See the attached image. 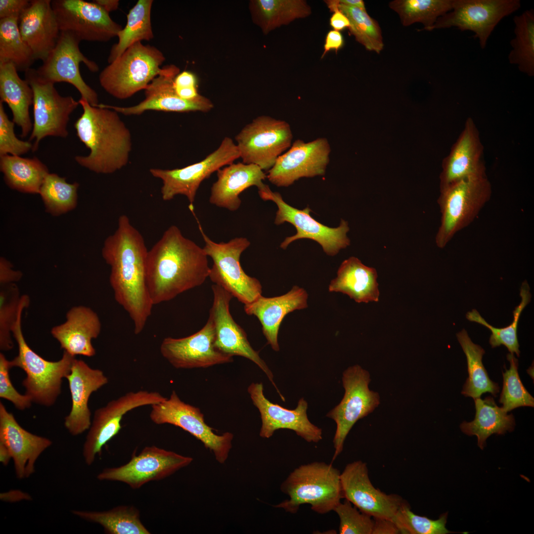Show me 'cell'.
Returning a JSON list of instances; mask_svg holds the SVG:
<instances>
[{
    "label": "cell",
    "mask_w": 534,
    "mask_h": 534,
    "mask_svg": "<svg viewBox=\"0 0 534 534\" xmlns=\"http://www.w3.org/2000/svg\"><path fill=\"white\" fill-rule=\"evenodd\" d=\"M344 44V38L340 31L334 30L329 31L326 36L324 51L321 58H323L325 54L331 50H335V52L337 53L343 46Z\"/></svg>",
    "instance_id": "obj_57"
},
{
    "label": "cell",
    "mask_w": 534,
    "mask_h": 534,
    "mask_svg": "<svg viewBox=\"0 0 534 534\" xmlns=\"http://www.w3.org/2000/svg\"><path fill=\"white\" fill-rule=\"evenodd\" d=\"M331 148L325 137L306 142L296 140L267 171V178L278 187H287L302 178L325 174Z\"/></svg>",
    "instance_id": "obj_20"
},
{
    "label": "cell",
    "mask_w": 534,
    "mask_h": 534,
    "mask_svg": "<svg viewBox=\"0 0 534 534\" xmlns=\"http://www.w3.org/2000/svg\"><path fill=\"white\" fill-rule=\"evenodd\" d=\"M326 3L330 11L333 12L330 18V25L334 30L340 31L350 26L347 16L338 8V0H327Z\"/></svg>",
    "instance_id": "obj_55"
},
{
    "label": "cell",
    "mask_w": 534,
    "mask_h": 534,
    "mask_svg": "<svg viewBox=\"0 0 534 534\" xmlns=\"http://www.w3.org/2000/svg\"><path fill=\"white\" fill-rule=\"evenodd\" d=\"M148 252L143 236L125 215L119 218L116 230L102 249L111 267L109 282L115 299L131 317L135 334L144 328L153 306L146 283Z\"/></svg>",
    "instance_id": "obj_1"
},
{
    "label": "cell",
    "mask_w": 534,
    "mask_h": 534,
    "mask_svg": "<svg viewBox=\"0 0 534 534\" xmlns=\"http://www.w3.org/2000/svg\"><path fill=\"white\" fill-rule=\"evenodd\" d=\"M0 443L6 447L10 454L17 478L23 479L35 473L37 460L51 445L52 442L22 427L13 414L0 402Z\"/></svg>",
    "instance_id": "obj_26"
},
{
    "label": "cell",
    "mask_w": 534,
    "mask_h": 534,
    "mask_svg": "<svg viewBox=\"0 0 534 534\" xmlns=\"http://www.w3.org/2000/svg\"><path fill=\"white\" fill-rule=\"evenodd\" d=\"M370 381L369 372L358 365L349 367L343 374L344 396L326 415L336 424L333 461L342 452L345 439L355 424L372 412L380 403L379 394L368 388Z\"/></svg>",
    "instance_id": "obj_13"
},
{
    "label": "cell",
    "mask_w": 534,
    "mask_h": 534,
    "mask_svg": "<svg viewBox=\"0 0 534 534\" xmlns=\"http://www.w3.org/2000/svg\"><path fill=\"white\" fill-rule=\"evenodd\" d=\"M78 101L83 112L74 128L90 152L87 156H76L75 161L98 174H112L125 167L132 149L131 134L118 113L93 106L82 97Z\"/></svg>",
    "instance_id": "obj_3"
},
{
    "label": "cell",
    "mask_w": 534,
    "mask_h": 534,
    "mask_svg": "<svg viewBox=\"0 0 534 534\" xmlns=\"http://www.w3.org/2000/svg\"><path fill=\"white\" fill-rule=\"evenodd\" d=\"M343 497L360 512L373 518L392 519L404 501L395 494H387L371 483L365 463L347 464L340 473Z\"/></svg>",
    "instance_id": "obj_23"
},
{
    "label": "cell",
    "mask_w": 534,
    "mask_h": 534,
    "mask_svg": "<svg viewBox=\"0 0 534 534\" xmlns=\"http://www.w3.org/2000/svg\"><path fill=\"white\" fill-rule=\"evenodd\" d=\"M10 262L3 257L0 259V285L14 283L18 281L22 276L21 271L12 269Z\"/></svg>",
    "instance_id": "obj_56"
},
{
    "label": "cell",
    "mask_w": 534,
    "mask_h": 534,
    "mask_svg": "<svg viewBox=\"0 0 534 534\" xmlns=\"http://www.w3.org/2000/svg\"><path fill=\"white\" fill-rule=\"evenodd\" d=\"M197 82L195 74L184 71L176 76L173 81V87L179 97L185 100H193L201 95L198 92Z\"/></svg>",
    "instance_id": "obj_53"
},
{
    "label": "cell",
    "mask_w": 534,
    "mask_h": 534,
    "mask_svg": "<svg viewBox=\"0 0 534 534\" xmlns=\"http://www.w3.org/2000/svg\"><path fill=\"white\" fill-rule=\"evenodd\" d=\"M31 48L23 40L18 19H0V62H9L18 71L25 72L35 60Z\"/></svg>",
    "instance_id": "obj_43"
},
{
    "label": "cell",
    "mask_w": 534,
    "mask_h": 534,
    "mask_svg": "<svg viewBox=\"0 0 534 534\" xmlns=\"http://www.w3.org/2000/svg\"><path fill=\"white\" fill-rule=\"evenodd\" d=\"M31 0H0V19L16 18L20 16L29 7Z\"/></svg>",
    "instance_id": "obj_54"
},
{
    "label": "cell",
    "mask_w": 534,
    "mask_h": 534,
    "mask_svg": "<svg viewBox=\"0 0 534 534\" xmlns=\"http://www.w3.org/2000/svg\"><path fill=\"white\" fill-rule=\"evenodd\" d=\"M340 519L339 532L340 534H372L374 520L372 517L360 512L345 499L334 508Z\"/></svg>",
    "instance_id": "obj_50"
},
{
    "label": "cell",
    "mask_w": 534,
    "mask_h": 534,
    "mask_svg": "<svg viewBox=\"0 0 534 534\" xmlns=\"http://www.w3.org/2000/svg\"><path fill=\"white\" fill-rule=\"evenodd\" d=\"M32 88L22 79L11 63L0 62V101L7 104L12 114V121L21 130V137H26L32 130L29 108L33 103Z\"/></svg>",
    "instance_id": "obj_34"
},
{
    "label": "cell",
    "mask_w": 534,
    "mask_h": 534,
    "mask_svg": "<svg viewBox=\"0 0 534 534\" xmlns=\"http://www.w3.org/2000/svg\"><path fill=\"white\" fill-rule=\"evenodd\" d=\"M293 134L285 121L261 116L246 125L235 136L240 158L268 171L292 145Z\"/></svg>",
    "instance_id": "obj_10"
},
{
    "label": "cell",
    "mask_w": 534,
    "mask_h": 534,
    "mask_svg": "<svg viewBox=\"0 0 534 534\" xmlns=\"http://www.w3.org/2000/svg\"><path fill=\"white\" fill-rule=\"evenodd\" d=\"M520 7L519 0H453L451 10L439 18L430 31L452 27L471 31L483 49L498 23Z\"/></svg>",
    "instance_id": "obj_17"
},
{
    "label": "cell",
    "mask_w": 534,
    "mask_h": 534,
    "mask_svg": "<svg viewBox=\"0 0 534 534\" xmlns=\"http://www.w3.org/2000/svg\"><path fill=\"white\" fill-rule=\"evenodd\" d=\"M28 296L24 295L12 334L18 346V355L10 360L12 367L23 370L26 375L22 382L25 394L38 404L49 407L54 404L61 393L62 379L69 373L75 357L64 352L56 361L46 360L27 343L22 330L23 311L29 305Z\"/></svg>",
    "instance_id": "obj_4"
},
{
    "label": "cell",
    "mask_w": 534,
    "mask_h": 534,
    "mask_svg": "<svg viewBox=\"0 0 534 534\" xmlns=\"http://www.w3.org/2000/svg\"><path fill=\"white\" fill-rule=\"evenodd\" d=\"M474 400L476 410L475 418L471 422H462L460 429L468 436H476L478 445L483 449L487 439L492 434L501 435L512 431L515 420L512 414H508L502 407H498L491 397L485 400L478 398Z\"/></svg>",
    "instance_id": "obj_35"
},
{
    "label": "cell",
    "mask_w": 534,
    "mask_h": 534,
    "mask_svg": "<svg viewBox=\"0 0 534 534\" xmlns=\"http://www.w3.org/2000/svg\"><path fill=\"white\" fill-rule=\"evenodd\" d=\"M21 301L19 289L14 283L0 285V348L9 351L13 347L12 328L18 313Z\"/></svg>",
    "instance_id": "obj_48"
},
{
    "label": "cell",
    "mask_w": 534,
    "mask_h": 534,
    "mask_svg": "<svg viewBox=\"0 0 534 534\" xmlns=\"http://www.w3.org/2000/svg\"><path fill=\"white\" fill-rule=\"evenodd\" d=\"M339 471L331 464L314 462L294 469L280 489L289 498L275 505L296 513L300 505L309 504L314 512L324 514L333 510L343 497Z\"/></svg>",
    "instance_id": "obj_5"
},
{
    "label": "cell",
    "mask_w": 534,
    "mask_h": 534,
    "mask_svg": "<svg viewBox=\"0 0 534 534\" xmlns=\"http://www.w3.org/2000/svg\"><path fill=\"white\" fill-rule=\"evenodd\" d=\"M165 60L155 46L136 43L103 69L99 76L100 86L116 98H130L165 72L166 66L161 67Z\"/></svg>",
    "instance_id": "obj_6"
},
{
    "label": "cell",
    "mask_w": 534,
    "mask_h": 534,
    "mask_svg": "<svg viewBox=\"0 0 534 534\" xmlns=\"http://www.w3.org/2000/svg\"><path fill=\"white\" fill-rule=\"evenodd\" d=\"M515 37L511 41L508 55L511 64L530 77L534 76V11H525L514 17Z\"/></svg>",
    "instance_id": "obj_42"
},
{
    "label": "cell",
    "mask_w": 534,
    "mask_h": 534,
    "mask_svg": "<svg viewBox=\"0 0 534 534\" xmlns=\"http://www.w3.org/2000/svg\"><path fill=\"white\" fill-rule=\"evenodd\" d=\"M510 363L509 369L503 373V388L499 402L507 412L520 406L534 405V398L529 394L522 384L518 372V361L514 354L507 356Z\"/></svg>",
    "instance_id": "obj_49"
},
{
    "label": "cell",
    "mask_w": 534,
    "mask_h": 534,
    "mask_svg": "<svg viewBox=\"0 0 534 534\" xmlns=\"http://www.w3.org/2000/svg\"><path fill=\"white\" fill-rule=\"evenodd\" d=\"M51 5L60 32H71L81 41L107 42L123 28L93 1L54 0Z\"/></svg>",
    "instance_id": "obj_19"
},
{
    "label": "cell",
    "mask_w": 534,
    "mask_h": 534,
    "mask_svg": "<svg viewBox=\"0 0 534 534\" xmlns=\"http://www.w3.org/2000/svg\"><path fill=\"white\" fill-rule=\"evenodd\" d=\"M65 378L69 384L72 406L65 417L64 426L71 435L76 436L89 429L91 423L89 399L93 392L107 384L108 380L102 370L92 368L84 360L76 358Z\"/></svg>",
    "instance_id": "obj_27"
},
{
    "label": "cell",
    "mask_w": 534,
    "mask_h": 534,
    "mask_svg": "<svg viewBox=\"0 0 534 534\" xmlns=\"http://www.w3.org/2000/svg\"><path fill=\"white\" fill-rule=\"evenodd\" d=\"M491 185L486 174L468 177L440 190L442 214L436 243L445 247L455 234L468 226L489 201Z\"/></svg>",
    "instance_id": "obj_7"
},
{
    "label": "cell",
    "mask_w": 534,
    "mask_h": 534,
    "mask_svg": "<svg viewBox=\"0 0 534 534\" xmlns=\"http://www.w3.org/2000/svg\"><path fill=\"white\" fill-rule=\"evenodd\" d=\"M259 194L263 200L271 201L277 205L275 224L288 222L296 228V233L286 237L280 245L281 248L285 249L296 240L307 238L317 242L326 254L334 256L350 245V240L347 235L349 227L347 221L342 219L338 227H330L314 219L310 215L309 207L299 210L291 206L283 200L279 193L272 191L267 185L259 189Z\"/></svg>",
    "instance_id": "obj_11"
},
{
    "label": "cell",
    "mask_w": 534,
    "mask_h": 534,
    "mask_svg": "<svg viewBox=\"0 0 534 534\" xmlns=\"http://www.w3.org/2000/svg\"><path fill=\"white\" fill-rule=\"evenodd\" d=\"M12 367L10 361L0 353V398L12 402L17 409L24 410L31 406L32 401L26 394H20L13 386L9 376V370Z\"/></svg>",
    "instance_id": "obj_52"
},
{
    "label": "cell",
    "mask_w": 534,
    "mask_h": 534,
    "mask_svg": "<svg viewBox=\"0 0 534 534\" xmlns=\"http://www.w3.org/2000/svg\"><path fill=\"white\" fill-rule=\"evenodd\" d=\"M76 516L101 525L108 534H150L142 523L139 510L133 505H120L106 511H72Z\"/></svg>",
    "instance_id": "obj_37"
},
{
    "label": "cell",
    "mask_w": 534,
    "mask_h": 534,
    "mask_svg": "<svg viewBox=\"0 0 534 534\" xmlns=\"http://www.w3.org/2000/svg\"><path fill=\"white\" fill-rule=\"evenodd\" d=\"M25 79L34 94V122L29 141L34 140L32 151H35L40 141L45 137L68 136L70 116L80 103L71 96L61 95L54 84L41 77L35 69L26 70Z\"/></svg>",
    "instance_id": "obj_9"
},
{
    "label": "cell",
    "mask_w": 534,
    "mask_h": 534,
    "mask_svg": "<svg viewBox=\"0 0 534 534\" xmlns=\"http://www.w3.org/2000/svg\"><path fill=\"white\" fill-rule=\"evenodd\" d=\"M520 295L521 301L513 311V320L506 327L496 328L492 326L488 323L475 309L468 312L466 315L468 320L480 323L490 330L491 334L489 342L492 348L504 345L510 353H515L518 356H519L520 353L517 337L518 321L523 310L530 303L532 297L530 286L526 280L522 283Z\"/></svg>",
    "instance_id": "obj_45"
},
{
    "label": "cell",
    "mask_w": 534,
    "mask_h": 534,
    "mask_svg": "<svg viewBox=\"0 0 534 534\" xmlns=\"http://www.w3.org/2000/svg\"><path fill=\"white\" fill-rule=\"evenodd\" d=\"M166 399L157 392L139 390L129 392L97 409L83 447L86 464L90 466L103 447L117 435L122 428L121 421L130 411L137 407L152 405Z\"/></svg>",
    "instance_id": "obj_16"
},
{
    "label": "cell",
    "mask_w": 534,
    "mask_h": 534,
    "mask_svg": "<svg viewBox=\"0 0 534 534\" xmlns=\"http://www.w3.org/2000/svg\"><path fill=\"white\" fill-rule=\"evenodd\" d=\"M203 248L170 226L148 251L146 283L153 305L201 285L210 267Z\"/></svg>",
    "instance_id": "obj_2"
},
{
    "label": "cell",
    "mask_w": 534,
    "mask_h": 534,
    "mask_svg": "<svg viewBox=\"0 0 534 534\" xmlns=\"http://www.w3.org/2000/svg\"><path fill=\"white\" fill-rule=\"evenodd\" d=\"M79 186L77 182L68 183L65 178L49 173L45 177L39 193L46 212L52 216H58L75 209L77 204Z\"/></svg>",
    "instance_id": "obj_44"
},
{
    "label": "cell",
    "mask_w": 534,
    "mask_h": 534,
    "mask_svg": "<svg viewBox=\"0 0 534 534\" xmlns=\"http://www.w3.org/2000/svg\"><path fill=\"white\" fill-rule=\"evenodd\" d=\"M376 269L351 257L341 264L337 276L328 287L331 292L346 294L357 303L378 302L379 297Z\"/></svg>",
    "instance_id": "obj_33"
},
{
    "label": "cell",
    "mask_w": 534,
    "mask_h": 534,
    "mask_svg": "<svg viewBox=\"0 0 534 534\" xmlns=\"http://www.w3.org/2000/svg\"><path fill=\"white\" fill-rule=\"evenodd\" d=\"M14 125L0 101V157L7 154L20 156L33 149L31 141L20 140L16 136Z\"/></svg>",
    "instance_id": "obj_51"
},
{
    "label": "cell",
    "mask_w": 534,
    "mask_h": 534,
    "mask_svg": "<svg viewBox=\"0 0 534 534\" xmlns=\"http://www.w3.org/2000/svg\"><path fill=\"white\" fill-rule=\"evenodd\" d=\"M240 158L236 144L225 137L220 146L205 159L184 168L172 170L150 169V174L162 180L161 192L164 201L173 199L176 195L186 197L192 205L202 182L214 172Z\"/></svg>",
    "instance_id": "obj_12"
},
{
    "label": "cell",
    "mask_w": 534,
    "mask_h": 534,
    "mask_svg": "<svg viewBox=\"0 0 534 534\" xmlns=\"http://www.w3.org/2000/svg\"><path fill=\"white\" fill-rule=\"evenodd\" d=\"M179 73V68L176 66H166L165 72L156 77L144 89L145 99L135 105L120 107L98 104L96 106L112 109L125 115H140L148 110L206 112L211 110L213 104L202 95L193 100H185L178 95L174 89L173 81Z\"/></svg>",
    "instance_id": "obj_25"
},
{
    "label": "cell",
    "mask_w": 534,
    "mask_h": 534,
    "mask_svg": "<svg viewBox=\"0 0 534 534\" xmlns=\"http://www.w3.org/2000/svg\"><path fill=\"white\" fill-rule=\"evenodd\" d=\"M483 151L478 130L473 119L468 118L449 154L443 161L440 176V190L463 178L486 174Z\"/></svg>",
    "instance_id": "obj_28"
},
{
    "label": "cell",
    "mask_w": 534,
    "mask_h": 534,
    "mask_svg": "<svg viewBox=\"0 0 534 534\" xmlns=\"http://www.w3.org/2000/svg\"><path fill=\"white\" fill-rule=\"evenodd\" d=\"M153 0H138L127 15V24L118 33V42L113 45L108 58L109 63L120 56L133 44L154 38L151 22Z\"/></svg>",
    "instance_id": "obj_39"
},
{
    "label": "cell",
    "mask_w": 534,
    "mask_h": 534,
    "mask_svg": "<svg viewBox=\"0 0 534 534\" xmlns=\"http://www.w3.org/2000/svg\"><path fill=\"white\" fill-rule=\"evenodd\" d=\"M18 27L35 59L43 61L55 46L61 32L50 0H31L18 20Z\"/></svg>",
    "instance_id": "obj_29"
},
{
    "label": "cell",
    "mask_w": 534,
    "mask_h": 534,
    "mask_svg": "<svg viewBox=\"0 0 534 534\" xmlns=\"http://www.w3.org/2000/svg\"><path fill=\"white\" fill-rule=\"evenodd\" d=\"M11 457L6 447L0 443V461L4 466L8 465Z\"/></svg>",
    "instance_id": "obj_60"
},
{
    "label": "cell",
    "mask_w": 534,
    "mask_h": 534,
    "mask_svg": "<svg viewBox=\"0 0 534 534\" xmlns=\"http://www.w3.org/2000/svg\"><path fill=\"white\" fill-rule=\"evenodd\" d=\"M262 383H252L248 392L254 405L261 414L260 436L269 438L278 429H289L308 442L317 443L322 439V430L309 420L308 403L301 399L295 409H288L267 400L264 394Z\"/></svg>",
    "instance_id": "obj_24"
},
{
    "label": "cell",
    "mask_w": 534,
    "mask_h": 534,
    "mask_svg": "<svg viewBox=\"0 0 534 534\" xmlns=\"http://www.w3.org/2000/svg\"><path fill=\"white\" fill-rule=\"evenodd\" d=\"M456 336L466 356L469 375L462 394L474 399L480 398L487 392L496 397L499 392V386L490 379L483 365L482 357L485 350L472 341L464 329L458 333Z\"/></svg>",
    "instance_id": "obj_38"
},
{
    "label": "cell",
    "mask_w": 534,
    "mask_h": 534,
    "mask_svg": "<svg viewBox=\"0 0 534 534\" xmlns=\"http://www.w3.org/2000/svg\"><path fill=\"white\" fill-rule=\"evenodd\" d=\"M204 241L203 249L211 257L213 265L209 277L240 302L246 305L262 295V287L255 277L247 275L240 263L242 253L250 245L247 238L235 237L227 242L212 240L201 229Z\"/></svg>",
    "instance_id": "obj_8"
},
{
    "label": "cell",
    "mask_w": 534,
    "mask_h": 534,
    "mask_svg": "<svg viewBox=\"0 0 534 534\" xmlns=\"http://www.w3.org/2000/svg\"><path fill=\"white\" fill-rule=\"evenodd\" d=\"M372 534H398L399 531L391 519L373 518Z\"/></svg>",
    "instance_id": "obj_58"
},
{
    "label": "cell",
    "mask_w": 534,
    "mask_h": 534,
    "mask_svg": "<svg viewBox=\"0 0 534 534\" xmlns=\"http://www.w3.org/2000/svg\"><path fill=\"white\" fill-rule=\"evenodd\" d=\"M253 10L265 34L311 14V7L302 0H257L253 2Z\"/></svg>",
    "instance_id": "obj_40"
},
{
    "label": "cell",
    "mask_w": 534,
    "mask_h": 534,
    "mask_svg": "<svg viewBox=\"0 0 534 534\" xmlns=\"http://www.w3.org/2000/svg\"><path fill=\"white\" fill-rule=\"evenodd\" d=\"M193 461L185 456L155 445L146 446L133 454L127 463L106 468L97 475L99 481L119 482L136 490L146 484L165 479Z\"/></svg>",
    "instance_id": "obj_14"
},
{
    "label": "cell",
    "mask_w": 534,
    "mask_h": 534,
    "mask_svg": "<svg viewBox=\"0 0 534 534\" xmlns=\"http://www.w3.org/2000/svg\"><path fill=\"white\" fill-rule=\"evenodd\" d=\"M453 0H394L389 7L399 16L403 26L415 23L430 31L439 18L451 10Z\"/></svg>",
    "instance_id": "obj_41"
},
{
    "label": "cell",
    "mask_w": 534,
    "mask_h": 534,
    "mask_svg": "<svg viewBox=\"0 0 534 534\" xmlns=\"http://www.w3.org/2000/svg\"><path fill=\"white\" fill-rule=\"evenodd\" d=\"M81 41L71 32H61L55 46L36 70L41 77L53 84H70L79 91L81 97L95 106L98 104L97 93L83 80L79 66L83 62L92 72L98 71L99 67L81 51Z\"/></svg>",
    "instance_id": "obj_18"
},
{
    "label": "cell",
    "mask_w": 534,
    "mask_h": 534,
    "mask_svg": "<svg viewBox=\"0 0 534 534\" xmlns=\"http://www.w3.org/2000/svg\"><path fill=\"white\" fill-rule=\"evenodd\" d=\"M308 298L304 289L294 286L279 296L267 298L261 295L252 303L244 305V309L246 314L258 318L267 343L277 352L279 350L278 334L283 318L292 312L307 308Z\"/></svg>",
    "instance_id": "obj_31"
},
{
    "label": "cell",
    "mask_w": 534,
    "mask_h": 534,
    "mask_svg": "<svg viewBox=\"0 0 534 534\" xmlns=\"http://www.w3.org/2000/svg\"><path fill=\"white\" fill-rule=\"evenodd\" d=\"M66 320L53 327L51 334L64 352L75 356L91 357L96 352L91 341L99 335L101 324L97 314L89 307L78 306L67 312Z\"/></svg>",
    "instance_id": "obj_30"
},
{
    "label": "cell",
    "mask_w": 534,
    "mask_h": 534,
    "mask_svg": "<svg viewBox=\"0 0 534 534\" xmlns=\"http://www.w3.org/2000/svg\"><path fill=\"white\" fill-rule=\"evenodd\" d=\"M151 406L149 417L154 423L169 424L181 428L213 452L219 463L225 462L232 446L233 435L229 432L221 435L215 434L205 423L199 408L183 402L175 391L169 398Z\"/></svg>",
    "instance_id": "obj_15"
},
{
    "label": "cell",
    "mask_w": 534,
    "mask_h": 534,
    "mask_svg": "<svg viewBox=\"0 0 534 534\" xmlns=\"http://www.w3.org/2000/svg\"><path fill=\"white\" fill-rule=\"evenodd\" d=\"M93 1L101 7L108 13L117 10L119 5L118 0H93Z\"/></svg>",
    "instance_id": "obj_59"
},
{
    "label": "cell",
    "mask_w": 534,
    "mask_h": 534,
    "mask_svg": "<svg viewBox=\"0 0 534 534\" xmlns=\"http://www.w3.org/2000/svg\"><path fill=\"white\" fill-rule=\"evenodd\" d=\"M338 8L350 22V33L366 49L380 53L384 44L381 27L378 22L369 16L366 10L340 3Z\"/></svg>",
    "instance_id": "obj_46"
},
{
    "label": "cell",
    "mask_w": 534,
    "mask_h": 534,
    "mask_svg": "<svg viewBox=\"0 0 534 534\" xmlns=\"http://www.w3.org/2000/svg\"><path fill=\"white\" fill-rule=\"evenodd\" d=\"M215 341V329L209 317L205 325L194 334L180 338H164L160 353L177 369L207 368L233 361L232 356L217 348Z\"/></svg>",
    "instance_id": "obj_22"
},
{
    "label": "cell",
    "mask_w": 534,
    "mask_h": 534,
    "mask_svg": "<svg viewBox=\"0 0 534 534\" xmlns=\"http://www.w3.org/2000/svg\"><path fill=\"white\" fill-rule=\"evenodd\" d=\"M217 180L213 184L209 202L230 211L237 210L241 204L239 195L248 188L255 186L260 189L265 184L267 175L257 165L231 163L217 172Z\"/></svg>",
    "instance_id": "obj_32"
},
{
    "label": "cell",
    "mask_w": 534,
    "mask_h": 534,
    "mask_svg": "<svg viewBox=\"0 0 534 534\" xmlns=\"http://www.w3.org/2000/svg\"><path fill=\"white\" fill-rule=\"evenodd\" d=\"M0 170L6 185L26 193L39 194L46 175V166L37 157L5 155L0 157Z\"/></svg>",
    "instance_id": "obj_36"
},
{
    "label": "cell",
    "mask_w": 534,
    "mask_h": 534,
    "mask_svg": "<svg viewBox=\"0 0 534 534\" xmlns=\"http://www.w3.org/2000/svg\"><path fill=\"white\" fill-rule=\"evenodd\" d=\"M342 4L360 8L366 10L364 2L362 0H339Z\"/></svg>",
    "instance_id": "obj_61"
},
{
    "label": "cell",
    "mask_w": 534,
    "mask_h": 534,
    "mask_svg": "<svg viewBox=\"0 0 534 534\" xmlns=\"http://www.w3.org/2000/svg\"><path fill=\"white\" fill-rule=\"evenodd\" d=\"M212 290L213 301L209 317L215 329L216 347L222 352L231 356H240L254 362L265 373L283 399L284 397L273 381L272 373L260 357L258 352L251 346L245 331L231 315L229 304L233 296L217 284L212 286Z\"/></svg>",
    "instance_id": "obj_21"
},
{
    "label": "cell",
    "mask_w": 534,
    "mask_h": 534,
    "mask_svg": "<svg viewBox=\"0 0 534 534\" xmlns=\"http://www.w3.org/2000/svg\"><path fill=\"white\" fill-rule=\"evenodd\" d=\"M448 513L440 515L439 519L432 520L426 516L414 514L409 504L404 500L392 518L400 534H468V532H453L448 530L445 525Z\"/></svg>",
    "instance_id": "obj_47"
}]
</instances>
